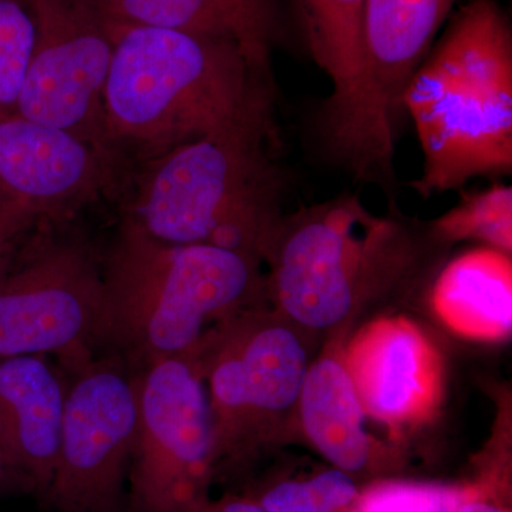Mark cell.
Masks as SVG:
<instances>
[{
	"mask_svg": "<svg viewBox=\"0 0 512 512\" xmlns=\"http://www.w3.org/2000/svg\"><path fill=\"white\" fill-rule=\"evenodd\" d=\"M423 154L421 197L512 170V32L494 0H470L403 97Z\"/></svg>",
	"mask_w": 512,
	"mask_h": 512,
	"instance_id": "6da1fadb",
	"label": "cell"
},
{
	"mask_svg": "<svg viewBox=\"0 0 512 512\" xmlns=\"http://www.w3.org/2000/svg\"><path fill=\"white\" fill-rule=\"evenodd\" d=\"M113 40L104 92L121 127L151 136L276 137L266 73L237 43L106 20Z\"/></svg>",
	"mask_w": 512,
	"mask_h": 512,
	"instance_id": "7a4b0ae2",
	"label": "cell"
},
{
	"mask_svg": "<svg viewBox=\"0 0 512 512\" xmlns=\"http://www.w3.org/2000/svg\"><path fill=\"white\" fill-rule=\"evenodd\" d=\"M258 259L212 247L173 245L134 227L103 282L97 345L144 365L192 355L224 323L265 306Z\"/></svg>",
	"mask_w": 512,
	"mask_h": 512,
	"instance_id": "3957f363",
	"label": "cell"
},
{
	"mask_svg": "<svg viewBox=\"0 0 512 512\" xmlns=\"http://www.w3.org/2000/svg\"><path fill=\"white\" fill-rule=\"evenodd\" d=\"M420 251L409 229L356 195L282 218L264 261L266 301L301 332H330L406 284Z\"/></svg>",
	"mask_w": 512,
	"mask_h": 512,
	"instance_id": "277c9868",
	"label": "cell"
},
{
	"mask_svg": "<svg viewBox=\"0 0 512 512\" xmlns=\"http://www.w3.org/2000/svg\"><path fill=\"white\" fill-rule=\"evenodd\" d=\"M258 133L197 138L165 160L137 225L173 245H212L264 261L284 215V171Z\"/></svg>",
	"mask_w": 512,
	"mask_h": 512,
	"instance_id": "5b68a950",
	"label": "cell"
},
{
	"mask_svg": "<svg viewBox=\"0 0 512 512\" xmlns=\"http://www.w3.org/2000/svg\"><path fill=\"white\" fill-rule=\"evenodd\" d=\"M305 333L272 309L212 330L192 353L207 386L217 473L284 439L312 360Z\"/></svg>",
	"mask_w": 512,
	"mask_h": 512,
	"instance_id": "8992f818",
	"label": "cell"
},
{
	"mask_svg": "<svg viewBox=\"0 0 512 512\" xmlns=\"http://www.w3.org/2000/svg\"><path fill=\"white\" fill-rule=\"evenodd\" d=\"M131 512H188L217 476L207 386L192 355L148 363L138 375Z\"/></svg>",
	"mask_w": 512,
	"mask_h": 512,
	"instance_id": "52a82bcc",
	"label": "cell"
},
{
	"mask_svg": "<svg viewBox=\"0 0 512 512\" xmlns=\"http://www.w3.org/2000/svg\"><path fill=\"white\" fill-rule=\"evenodd\" d=\"M55 478L46 500L59 512H116L138 426V376L123 356L73 363Z\"/></svg>",
	"mask_w": 512,
	"mask_h": 512,
	"instance_id": "ba28073f",
	"label": "cell"
},
{
	"mask_svg": "<svg viewBox=\"0 0 512 512\" xmlns=\"http://www.w3.org/2000/svg\"><path fill=\"white\" fill-rule=\"evenodd\" d=\"M458 0H366L365 104L359 180H392L394 147L410 80Z\"/></svg>",
	"mask_w": 512,
	"mask_h": 512,
	"instance_id": "9c48e42d",
	"label": "cell"
},
{
	"mask_svg": "<svg viewBox=\"0 0 512 512\" xmlns=\"http://www.w3.org/2000/svg\"><path fill=\"white\" fill-rule=\"evenodd\" d=\"M103 282L83 256H46L0 281V359L56 353L67 366L97 345Z\"/></svg>",
	"mask_w": 512,
	"mask_h": 512,
	"instance_id": "30bf717a",
	"label": "cell"
},
{
	"mask_svg": "<svg viewBox=\"0 0 512 512\" xmlns=\"http://www.w3.org/2000/svg\"><path fill=\"white\" fill-rule=\"evenodd\" d=\"M36 47L20 92V116L70 131L109 74L113 40L93 0H25Z\"/></svg>",
	"mask_w": 512,
	"mask_h": 512,
	"instance_id": "8fae6325",
	"label": "cell"
},
{
	"mask_svg": "<svg viewBox=\"0 0 512 512\" xmlns=\"http://www.w3.org/2000/svg\"><path fill=\"white\" fill-rule=\"evenodd\" d=\"M342 356L367 417L386 427L392 441L439 410L443 360L433 340L406 316L367 323Z\"/></svg>",
	"mask_w": 512,
	"mask_h": 512,
	"instance_id": "7c38bea8",
	"label": "cell"
},
{
	"mask_svg": "<svg viewBox=\"0 0 512 512\" xmlns=\"http://www.w3.org/2000/svg\"><path fill=\"white\" fill-rule=\"evenodd\" d=\"M296 416L308 443L330 467L355 478L357 483L403 476L406 460L402 451L370 433L369 417L339 345L311 363Z\"/></svg>",
	"mask_w": 512,
	"mask_h": 512,
	"instance_id": "4fadbf2b",
	"label": "cell"
},
{
	"mask_svg": "<svg viewBox=\"0 0 512 512\" xmlns=\"http://www.w3.org/2000/svg\"><path fill=\"white\" fill-rule=\"evenodd\" d=\"M298 5L313 60L332 84L320 123L322 137L333 157L355 174L365 104L366 0H298Z\"/></svg>",
	"mask_w": 512,
	"mask_h": 512,
	"instance_id": "5bb4252c",
	"label": "cell"
},
{
	"mask_svg": "<svg viewBox=\"0 0 512 512\" xmlns=\"http://www.w3.org/2000/svg\"><path fill=\"white\" fill-rule=\"evenodd\" d=\"M67 379L46 355L0 359V446L40 497L59 460Z\"/></svg>",
	"mask_w": 512,
	"mask_h": 512,
	"instance_id": "9a60e30c",
	"label": "cell"
},
{
	"mask_svg": "<svg viewBox=\"0 0 512 512\" xmlns=\"http://www.w3.org/2000/svg\"><path fill=\"white\" fill-rule=\"evenodd\" d=\"M430 301L437 318L464 338L507 339L512 330L511 255L487 247L457 255L437 275Z\"/></svg>",
	"mask_w": 512,
	"mask_h": 512,
	"instance_id": "2e32d148",
	"label": "cell"
},
{
	"mask_svg": "<svg viewBox=\"0 0 512 512\" xmlns=\"http://www.w3.org/2000/svg\"><path fill=\"white\" fill-rule=\"evenodd\" d=\"M109 22L154 26L217 37L242 47L259 66L268 67L275 35L274 10L248 0H93Z\"/></svg>",
	"mask_w": 512,
	"mask_h": 512,
	"instance_id": "e0dca14e",
	"label": "cell"
},
{
	"mask_svg": "<svg viewBox=\"0 0 512 512\" xmlns=\"http://www.w3.org/2000/svg\"><path fill=\"white\" fill-rule=\"evenodd\" d=\"M463 192L460 201L433 222L431 232L440 242L477 241L511 255L512 188L493 184Z\"/></svg>",
	"mask_w": 512,
	"mask_h": 512,
	"instance_id": "ac0fdd59",
	"label": "cell"
},
{
	"mask_svg": "<svg viewBox=\"0 0 512 512\" xmlns=\"http://www.w3.org/2000/svg\"><path fill=\"white\" fill-rule=\"evenodd\" d=\"M359 488L355 478L329 467L305 476L275 474L245 495L265 512H349Z\"/></svg>",
	"mask_w": 512,
	"mask_h": 512,
	"instance_id": "d6986e66",
	"label": "cell"
},
{
	"mask_svg": "<svg viewBox=\"0 0 512 512\" xmlns=\"http://www.w3.org/2000/svg\"><path fill=\"white\" fill-rule=\"evenodd\" d=\"M477 491V481L446 484L403 476L379 478L360 484L349 512H456Z\"/></svg>",
	"mask_w": 512,
	"mask_h": 512,
	"instance_id": "ffe728a7",
	"label": "cell"
},
{
	"mask_svg": "<svg viewBox=\"0 0 512 512\" xmlns=\"http://www.w3.org/2000/svg\"><path fill=\"white\" fill-rule=\"evenodd\" d=\"M36 37L35 20L22 0H0V117L18 104Z\"/></svg>",
	"mask_w": 512,
	"mask_h": 512,
	"instance_id": "44dd1931",
	"label": "cell"
},
{
	"mask_svg": "<svg viewBox=\"0 0 512 512\" xmlns=\"http://www.w3.org/2000/svg\"><path fill=\"white\" fill-rule=\"evenodd\" d=\"M478 483V491L464 501L456 512H512L511 488Z\"/></svg>",
	"mask_w": 512,
	"mask_h": 512,
	"instance_id": "7402d4cb",
	"label": "cell"
},
{
	"mask_svg": "<svg viewBox=\"0 0 512 512\" xmlns=\"http://www.w3.org/2000/svg\"><path fill=\"white\" fill-rule=\"evenodd\" d=\"M188 512H265L247 495H224L218 500L205 498Z\"/></svg>",
	"mask_w": 512,
	"mask_h": 512,
	"instance_id": "603a6c76",
	"label": "cell"
},
{
	"mask_svg": "<svg viewBox=\"0 0 512 512\" xmlns=\"http://www.w3.org/2000/svg\"><path fill=\"white\" fill-rule=\"evenodd\" d=\"M16 491H32L26 478L10 464L5 451L0 446V495L16 493Z\"/></svg>",
	"mask_w": 512,
	"mask_h": 512,
	"instance_id": "cb8c5ba5",
	"label": "cell"
},
{
	"mask_svg": "<svg viewBox=\"0 0 512 512\" xmlns=\"http://www.w3.org/2000/svg\"><path fill=\"white\" fill-rule=\"evenodd\" d=\"M18 227V215L0 207V251H6L8 241Z\"/></svg>",
	"mask_w": 512,
	"mask_h": 512,
	"instance_id": "d4e9b609",
	"label": "cell"
},
{
	"mask_svg": "<svg viewBox=\"0 0 512 512\" xmlns=\"http://www.w3.org/2000/svg\"><path fill=\"white\" fill-rule=\"evenodd\" d=\"M248 2L254 3V5L262 9L274 10L271 6V0H248Z\"/></svg>",
	"mask_w": 512,
	"mask_h": 512,
	"instance_id": "484cf974",
	"label": "cell"
},
{
	"mask_svg": "<svg viewBox=\"0 0 512 512\" xmlns=\"http://www.w3.org/2000/svg\"><path fill=\"white\" fill-rule=\"evenodd\" d=\"M5 252H0V281H2L3 276H5Z\"/></svg>",
	"mask_w": 512,
	"mask_h": 512,
	"instance_id": "4316f807",
	"label": "cell"
}]
</instances>
